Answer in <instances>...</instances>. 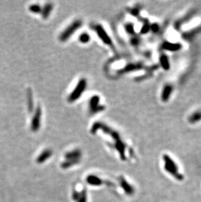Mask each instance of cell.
I'll list each match as a JSON object with an SVG mask.
<instances>
[{"mask_svg":"<svg viewBox=\"0 0 201 202\" xmlns=\"http://www.w3.org/2000/svg\"><path fill=\"white\" fill-rule=\"evenodd\" d=\"M87 87V81L85 79L82 78L78 81L75 89L72 90L69 96L68 97V101L69 102H74L77 100L78 97L82 96V94L86 90Z\"/></svg>","mask_w":201,"mask_h":202,"instance_id":"cell-1","label":"cell"},{"mask_svg":"<svg viewBox=\"0 0 201 202\" xmlns=\"http://www.w3.org/2000/svg\"><path fill=\"white\" fill-rule=\"evenodd\" d=\"M82 25L81 20H75L71 23L68 28H66L64 31L59 35V39L62 41H65L71 38V36L74 34L76 30L80 28Z\"/></svg>","mask_w":201,"mask_h":202,"instance_id":"cell-2","label":"cell"},{"mask_svg":"<svg viewBox=\"0 0 201 202\" xmlns=\"http://www.w3.org/2000/svg\"><path fill=\"white\" fill-rule=\"evenodd\" d=\"M95 29L96 32L97 33V35H99V38H101V39L103 40V42L105 43H106L108 45H111V47L112 45L111 39H110L106 31H105V29H103L102 26L97 25V26H95V27L94 26V30Z\"/></svg>","mask_w":201,"mask_h":202,"instance_id":"cell-3","label":"cell"},{"mask_svg":"<svg viewBox=\"0 0 201 202\" xmlns=\"http://www.w3.org/2000/svg\"><path fill=\"white\" fill-rule=\"evenodd\" d=\"M99 102V98L97 96H94L92 98H91L90 102L89 103V111L91 113H95L99 111V110L97 109L99 107L98 103Z\"/></svg>","mask_w":201,"mask_h":202,"instance_id":"cell-4","label":"cell"},{"mask_svg":"<svg viewBox=\"0 0 201 202\" xmlns=\"http://www.w3.org/2000/svg\"><path fill=\"white\" fill-rule=\"evenodd\" d=\"M172 91H173V88L171 86L167 85L165 87H164L161 94L162 100L164 101L167 100L169 98L170 94H171Z\"/></svg>","mask_w":201,"mask_h":202,"instance_id":"cell-5","label":"cell"},{"mask_svg":"<svg viewBox=\"0 0 201 202\" xmlns=\"http://www.w3.org/2000/svg\"><path fill=\"white\" fill-rule=\"evenodd\" d=\"M41 109L40 108H38L37 110L36 113L34 114V117L32 120V126L33 128H37L39 126V123L41 120Z\"/></svg>","mask_w":201,"mask_h":202,"instance_id":"cell-6","label":"cell"},{"mask_svg":"<svg viewBox=\"0 0 201 202\" xmlns=\"http://www.w3.org/2000/svg\"><path fill=\"white\" fill-rule=\"evenodd\" d=\"M190 121L192 123H195V122L200 121L201 120V111H197L193 113L191 116L190 119Z\"/></svg>","mask_w":201,"mask_h":202,"instance_id":"cell-7","label":"cell"},{"mask_svg":"<svg viewBox=\"0 0 201 202\" xmlns=\"http://www.w3.org/2000/svg\"><path fill=\"white\" fill-rule=\"evenodd\" d=\"M164 48H165L166 50L169 51H176V50H179L180 46L178 44H174V43H167L164 45Z\"/></svg>","mask_w":201,"mask_h":202,"instance_id":"cell-8","label":"cell"},{"mask_svg":"<svg viewBox=\"0 0 201 202\" xmlns=\"http://www.w3.org/2000/svg\"><path fill=\"white\" fill-rule=\"evenodd\" d=\"M41 7L39 5H32L30 7V11L33 13H40L41 12Z\"/></svg>","mask_w":201,"mask_h":202,"instance_id":"cell-9","label":"cell"},{"mask_svg":"<svg viewBox=\"0 0 201 202\" xmlns=\"http://www.w3.org/2000/svg\"><path fill=\"white\" fill-rule=\"evenodd\" d=\"M90 36L87 34H83L80 36V38H79V40L82 43H86L89 41H90Z\"/></svg>","mask_w":201,"mask_h":202,"instance_id":"cell-10","label":"cell"},{"mask_svg":"<svg viewBox=\"0 0 201 202\" xmlns=\"http://www.w3.org/2000/svg\"><path fill=\"white\" fill-rule=\"evenodd\" d=\"M52 5H50V4H48L46 5V7H45V9H43V13H44V16L47 17L48 16V15H49L50 13L51 12V10H52Z\"/></svg>","mask_w":201,"mask_h":202,"instance_id":"cell-11","label":"cell"},{"mask_svg":"<svg viewBox=\"0 0 201 202\" xmlns=\"http://www.w3.org/2000/svg\"><path fill=\"white\" fill-rule=\"evenodd\" d=\"M168 61L167 60V58L166 56H162L161 57V64L164 66V67H165L164 69H167L168 66Z\"/></svg>","mask_w":201,"mask_h":202,"instance_id":"cell-12","label":"cell"}]
</instances>
